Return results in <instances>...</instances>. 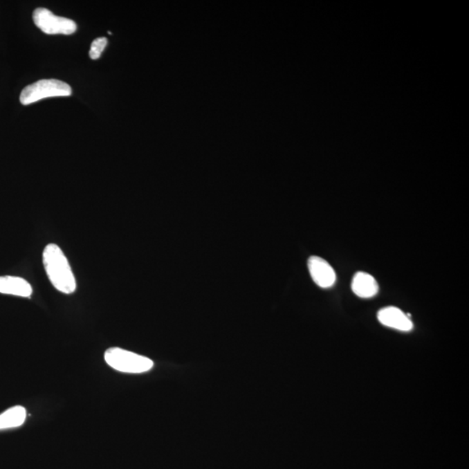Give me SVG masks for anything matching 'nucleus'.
Wrapping results in <instances>:
<instances>
[{
  "label": "nucleus",
  "instance_id": "nucleus-7",
  "mask_svg": "<svg viewBox=\"0 0 469 469\" xmlns=\"http://www.w3.org/2000/svg\"><path fill=\"white\" fill-rule=\"evenodd\" d=\"M0 293L30 297L33 295V287L22 277H0Z\"/></svg>",
  "mask_w": 469,
  "mask_h": 469
},
{
  "label": "nucleus",
  "instance_id": "nucleus-8",
  "mask_svg": "<svg viewBox=\"0 0 469 469\" xmlns=\"http://www.w3.org/2000/svg\"><path fill=\"white\" fill-rule=\"evenodd\" d=\"M351 288L353 292L362 298L375 297L379 291L378 284L375 278L365 272H358L355 275Z\"/></svg>",
  "mask_w": 469,
  "mask_h": 469
},
{
  "label": "nucleus",
  "instance_id": "nucleus-4",
  "mask_svg": "<svg viewBox=\"0 0 469 469\" xmlns=\"http://www.w3.org/2000/svg\"><path fill=\"white\" fill-rule=\"evenodd\" d=\"M33 19L36 26L49 35H71L77 30L76 23L73 20L56 16L48 9L37 8L33 12Z\"/></svg>",
  "mask_w": 469,
  "mask_h": 469
},
{
  "label": "nucleus",
  "instance_id": "nucleus-6",
  "mask_svg": "<svg viewBox=\"0 0 469 469\" xmlns=\"http://www.w3.org/2000/svg\"><path fill=\"white\" fill-rule=\"evenodd\" d=\"M379 322L387 327L397 329V331L407 332L412 331L414 327L412 321L405 313L396 307H387L378 312L377 315Z\"/></svg>",
  "mask_w": 469,
  "mask_h": 469
},
{
  "label": "nucleus",
  "instance_id": "nucleus-10",
  "mask_svg": "<svg viewBox=\"0 0 469 469\" xmlns=\"http://www.w3.org/2000/svg\"><path fill=\"white\" fill-rule=\"evenodd\" d=\"M108 40L107 37H98L91 44L89 55L91 59L96 60L100 59L102 53L107 47Z\"/></svg>",
  "mask_w": 469,
  "mask_h": 469
},
{
  "label": "nucleus",
  "instance_id": "nucleus-9",
  "mask_svg": "<svg viewBox=\"0 0 469 469\" xmlns=\"http://www.w3.org/2000/svg\"><path fill=\"white\" fill-rule=\"evenodd\" d=\"M26 410L21 406H15L0 414V430L18 427L25 423Z\"/></svg>",
  "mask_w": 469,
  "mask_h": 469
},
{
  "label": "nucleus",
  "instance_id": "nucleus-2",
  "mask_svg": "<svg viewBox=\"0 0 469 469\" xmlns=\"http://www.w3.org/2000/svg\"><path fill=\"white\" fill-rule=\"evenodd\" d=\"M104 360L112 369L124 373H145L154 365L151 359L120 348L108 349L104 353Z\"/></svg>",
  "mask_w": 469,
  "mask_h": 469
},
{
  "label": "nucleus",
  "instance_id": "nucleus-1",
  "mask_svg": "<svg viewBox=\"0 0 469 469\" xmlns=\"http://www.w3.org/2000/svg\"><path fill=\"white\" fill-rule=\"evenodd\" d=\"M42 257L47 277L54 288L63 294L74 293L77 288L76 278L61 248L50 243L44 250Z\"/></svg>",
  "mask_w": 469,
  "mask_h": 469
},
{
  "label": "nucleus",
  "instance_id": "nucleus-3",
  "mask_svg": "<svg viewBox=\"0 0 469 469\" xmlns=\"http://www.w3.org/2000/svg\"><path fill=\"white\" fill-rule=\"evenodd\" d=\"M73 93L69 84L57 80H42L27 86L20 94V103L28 105L44 98L67 97Z\"/></svg>",
  "mask_w": 469,
  "mask_h": 469
},
{
  "label": "nucleus",
  "instance_id": "nucleus-5",
  "mask_svg": "<svg viewBox=\"0 0 469 469\" xmlns=\"http://www.w3.org/2000/svg\"><path fill=\"white\" fill-rule=\"evenodd\" d=\"M308 268L313 281L319 287L328 288L335 284L336 275L334 268L324 258L315 256L309 257Z\"/></svg>",
  "mask_w": 469,
  "mask_h": 469
}]
</instances>
